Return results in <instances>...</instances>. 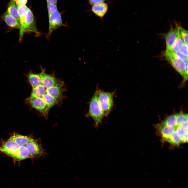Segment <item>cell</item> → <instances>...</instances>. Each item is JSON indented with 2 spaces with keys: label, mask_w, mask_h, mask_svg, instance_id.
<instances>
[{
  "label": "cell",
  "mask_w": 188,
  "mask_h": 188,
  "mask_svg": "<svg viewBox=\"0 0 188 188\" xmlns=\"http://www.w3.org/2000/svg\"><path fill=\"white\" fill-rule=\"evenodd\" d=\"M88 2L92 6L104 2L106 0H88Z\"/></svg>",
  "instance_id": "20"
},
{
  "label": "cell",
  "mask_w": 188,
  "mask_h": 188,
  "mask_svg": "<svg viewBox=\"0 0 188 188\" xmlns=\"http://www.w3.org/2000/svg\"><path fill=\"white\" fill-rule=\"evenodd\" d=\"M26 145L19 146L17 153L14 158L15 160L20 161L32 158Z\"/></svg>",
  "instance_id": "11"
},
{
  "label": "cell",
  "mask_w": 188,
  "mask_h": 188,
  "mask_svg": "<svg viewBox=\"0 0 188 188\" xmlns=\"http://www.w3.org/2000/svg\"><path fill=\"white\" fill-rule=\"evenodd\" d=\"M48 32L46 36L48 39L54 30L62 26H65L62 22L61 14L57 10L48 16Z\"/></svg>",
  "instance_id": "6"
},
{
  "label": "cell",
  "mask_w": 188,
  "mask_h": 188,
  "mask_svg": "<svg viewBox=\"0 0 188 188\" xmlns=\"http://www.w3.org/2000/svg\"><path fill=\"white\" fill-rule=\"evenodd\" d=\"M108 10V4L103 2L92 5L91 10L95 15L100 18L103 23V18Z\"/></svg>",
  "instance_id": "9"
},
{
  "label": "cell",
  "mask_w": 188,
  "mask_h": 188,
  "mask_svg": "<svg viewBox=\"0 0 188 188\" xmlns=\"http://www.w3.org/2000/svg\"><path fill=\"white\" fill-rule=\"evenodd\" d=\"M15 1L16 5H25L27 1V0H15Z\"/></svg>",
  "instance_id": "21"
},
{
  "label": "cell",
  "mask_w": 188,
  "mask_h": 188,
  "mask_svg": "<svg viewBox=\"0 0 188 188\" xmlns=\"http://www.w3.org/2000/svg\"><path fill=\"white\" fill-rule=\"evenodd\" d=\"M178 31L176 28H172L166 35L165 39L166 43V50H169L177 38Z\"/></svg>",
  "instance_id": "12"
},
{
  "label": "cell",
  "mask_w": 188,
  "mask_h": 188,
  "mask_svg": "<svg viewBox=\"0 0 188 188\" xmlns=\"http://www.w3.org/2000/svg\"><path fill=\"white\" fill-rule=\"evenodd\" d=\"M19 146V145L9 138L0 146V150L14 159Z\"/></svg>",
  "instance_id": "7"
},
{
  "label": "cell",
  "mask_w": 188,
  "mask_h": 188,
  "mask_svg": "<svg viewBox=\"0 0 188 188\" xmlns=\"http://www.w3.org/2000/svg\"><path fill=\"white\" fill-rule=\"evenodd\" d=\"M47 3L56 4L57 0H46Z\"/></svg>",
  "instance_id": "22"
},
{
  "label": "cell",
  "mask_w": 188,
  "mask_h": 188,
  "mask_svg": "<svg viewBox=\"0 0 188 188\" xmlns=\"http://www.w3.org/2000/svg\"><path fill=\"white\" fill-rule=\"evenodd\" d=\"M115 92H106L98 89V99L105 117L108 115L113 107Z\"/></svg>",
  "instance_id": "4"
},
{
  "label": "cell",
  "mask_w": 188,
  "mask_h": 188,
  "mask_svg": "<svg viewBox=\"0 0 188 188\" xmlns=\"http://www.w3.org/2000/svg\"><path fill=\"white\" fill-rule=\"evenodd\" d=\"M155 127L163 143L176 146L188 142V121L178 120L176 114L169 116Z\"/></svg>",
  "instance_id": "2"
},
{
  "label": "cell",
  "mask_w": 188,
  "mask_h": 188,
  "mask_svg": "<svg viewBox=\"0 0 188 188\" xmlns=\"http://www.w3.org/2000/svg\"><path fill=\"white\" fill-rule=\"evenodd\" d=\"M27 77L32 88L27 102L46 118L50 109L58 104L63 98L64 84L42 69L39 73L30 72Z\"/></svg>",
  "instance_id": "1"
},
{
  "label": "cell",
  "mask_w": 188,
  "mask_h": 188,
  "mask_svg": "<svg viewBox=\"0 0 188 188\" xmlns=\"http://www.w3.org/2000/svg\"><path fill=\"white\" fill-rule=\"evenodd\" d=\"M2 18L8 26L20 30L21 25L20 23L16 19L10 15L6 11L2 16Z\"/></svg>",
  "instance_id": "10"
},
{
  "label": "cell",
  "mask_w": 188,
  "mask_h": 188,
  "mask_svg": "<svg viewBox=\"0 0 188 188\" xmlns=\"http://www.w3.org/2000/svg\"><path fill=\"white\" fill-rule=\"evenodd\" d=\"M180 51L181 53L188 56V45L184 43L180 48Z\"/></svg>",
  "instance_id": "19"
},
{
  "label": "cell",
  "mask_w": 188,
  "mask_h": 188,
  "mask_svg": "<svg viewBox=\"0 0 188 188\" xmlns=\"http://www.w3.org/2000/svg\"><path fill=\"white\" fill-rule=\"evenodd\" d=\"M47 8L48 16L57 10L56 4L49 3H47Z\"/></svg>",
  "instance_id": "17"
},
{
  "label": "cell",
  "mask_w": 188,
  "mask_h": 188,
  "mask_svg": "<svg viewBox=\"0 0 188 188\" xmlns=\"http://www.w3.org/2000/svg\"><path fill=\"white\" fill-rule=\"evenodd\" d=\"M9 138L19 146L26 145L32 139L26 136L15 134Z\"/></svg>",
  "instance_id": "13"
},
{
  "label": "cell",
  "mask_w": 188,
  "mask_h": 188,
  "mask_svg": "<svg viewBox=\"0 0 188 188\" xmlns=\"http://www.w3.org/2000/svg\"><path fill=\"white\" fill-rule=\"evenodd\" d=\"M7 11L12 16L20 22V19L19 15L16 4L15 0H10L9 3Z\"/></svg>",
  "instance_id": "14"
},
{
  "label": "cell",
  "mask_w": 188,
  "mask_h": 188,
  "mask_svg": "<svg viewBox=\"0 0 188 188\" xmlns=\"http://www.w3.org/2000/svg\"><path fill=\"white\" fill-rule=\"evenodd\" d=\"M176 28L178 31L177 38L170 49L168 50L172 51H179L184 43L180 35L178 25H177Z\"/></svg>",
  "instance_id": "15"
},
{
  "label": "cell",
  "mask_w": 188,
  "mask_h": 188,
  "mask_svg": "<svg viewBox=\"0 0 188 188\" xmlns=\"http://www.w3.org/2000/svg\"><path fill=\"white\" fill-rule=\"evenodd\" d=\"M32 157H41L44 154V150L40 145L33 139L26 145Z\"/></svg>",
  "instance_id": "8"
},
{
  "label": "cell",
  "mask_w": 188,
  "mask_h": 188,
  "mask_svg": "<svg viewBox=\"0 0 188 188\" xmlns=\"http://www.w3.org/2000/svg\"><path fill=\"white\" fill-rule=\"evenodd\" d=\"M167 61L175 70L186 80L188 79V75L186 73L185 61L174 55L169 50H166L165 54Z\"/></svg>",
  "instance_id": "5"
},
{
  "label": "cell",
  "mask_w": 188,
  "mask_h": 188,
  "mask_svg": "<svg viewBox=\"0 0 188 188\" xmlns=\"http://www.w3.org/2000/svg\"><path fill=\"white\" fill-rule=\"evenodd\" d=\"M171 51L174 55L183 60L184 61H185L188 60V56L181 53L180 51L174 52Z\"/></svg>",
  "instance_id": "18"
},
{
  "label": "cell",
  "mask_w": 188,
  "mask_h": 188,
  "mask_svg": "<svg viewBox=\"0 0 188 188\" xmlns=\"http://www.w3.org/2000/svg\"><path fill=\"white\" fill-rule=\"evenodd\" d=\"M98 89H97L89 103L87 117L91 118L94 120L95 126L98 127L101 123L104 115L98 99Z\"/></svg>",
  "instance_id": "3"
},
{
  "label": "cell",
  "mask_w": 188,
  "mask_h": 188,
  "mask_svg": "<svg viewBox=\"0 0 188 188\" xmlns=\"http://www.w3.org/2000/svg\"><path fill=\"white\" fill-rule=\"evenodd\" d=\"M180 35L184 43L188 45V31L178 25Z\"/></svg>",
  "instance_id": "16"
}]
</instances>
